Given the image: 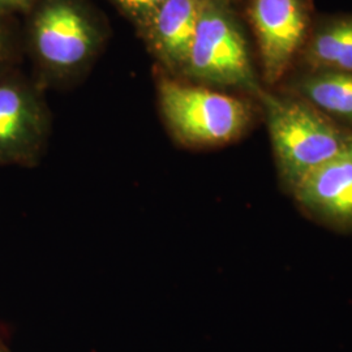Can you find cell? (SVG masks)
<instances>
[{
  "label": "cell",
  "instance_id": "cell-1",
  "mask_svg": "<svg viewBox=\"0 0 352 352\" xmlns=\"http://www.w3.org/2000/svg\"><path fill=\"white\" fill-rule=\"evenodd\" d=\"M24 58L46 90H67L90 75L111 38L93 0H36L21 19Z\"/></svg>",
  "mask_w": 352,
  "mask_h": 352
},
{
  "label": "cell",
  "instance_id": "cell-2",
  "mask_svg": "<svg viewBox=\"0 0 352 352\" xmlns=\"http://www.w3.org/2000/svg\"><path fill=\"white\" fill-rule=\"evenodd\" d=\"M157 106L164 128L190 151L222 148L245 138L261 113L254 98L193 84L154 67Z\"/></svg>",
  "mask_w": 352,
  "mask_h": 352
},
{
  "label": "cell",
  "instance_id": "cell-3",
  "mask_svg": "<svg viewBox=\"0 0 352 352\" xmlns=\"http://www.w3.org/2000/svg\"><path fill=\"white\" fill-rule=\"evenodd\" d=\"M264 115L278 176L289 195L317 167L352 146V132L302 98L264 88L256 97Z\"/></svg>",
  "mask_w": 352,
  "mask_h": 352
},
{
  "label": "cell",
  "instance_id": "cell-4",
  "mask_svg": "<svg viewBox=\"0 0 352 352\" xmlns=\"http://www.w3.org/2000/svg\"><path fill=\"white\" fill-rule=\"evenodd\" d=\"M238 10L225 0H204L187 64L179 78L256 100L265 87L253 64Z\"/></svg>",
  "mask_w": 352,
  "mask_h": 352
},
{
  "label": "cell",
  "instance_id": "cell-5",
  "mask_svg": "<svg viewBox=\"0 0 352 352\" xmlns=\"http://www.w3.org/2000/svg\"><path fill=\"white\" fill-rule=\"evenodd\" d=\"M42 88L23 68L0 75V167L34 168L52 133V113Z\"/></svg>",
  "mask_w": 352,
  "mask_h": 352
},
{
  "label": "cell",
  "instance_id": "cell-6",
  "mask_svg": "<svg viewBox=\"0 0 352 352\" xmlns=\"http://www.w3.org/2000/svg\"><path fill=\"white\" fill-rule=\"evenodd\" d=\"M244 12L257 45L265 88L280 82L314 25L311 0H244Z\"/></svg>",
  "mask_w": 352,
  "mask_h": 352
},
{
  "label": "cell",
  "instance_id": "cell-7",
  "mask_svg": "<svg viewBox=\"0 0 352 352\" xmlns=\"http://www.w3.org/2000/svg\"><path fill=\"white\" fill-rule=\"evenodd\" d=\"M291 196L321 225L352 232V146L305 176Z\"/></svg>",
  "mask_w": 352,
  "mask_h": 352
},
{
  "label": "cell",
  "instance_id": "cell-8",
  "mask_svg": "<svg viewBox=\"0 0 352 352\" xmlns=\"http://www.w3.org/2000/svg\"><path fill=\"white\" fill-rule=\"evenodd\" d=\"M204 0H168L136 32L155 68L179 78L187 64Z\"/></svg>",
  "mask_w": 352,
  "mask_h": 352
},
{
  "label": "cell",
  "instance_id": "cell-9",
  "mask_svg": "<svg viewBox=\"0 0 352 352\" xmlns=\"http://www.w3.org/2000/svg\"><path fill=\"white\" fill-rule=\"evenodd\" d=\"M295 64L302 72H352V13L314 23Z\"/></svg>",
  "mask_w": 352,
  "mask_h": 352
},
{
  "label": "cell",
  "instance_id": "cell-10",
  "mask_svg": "<svg viewBox=\"0 0 352 352\" xmlns=\"http://www.w3.org/2000/svg\"><path fill=\"white\" fill-rule=\"evenodd\" d=\"M352 132V72H302L289 91Z\"/></svg>",
  "mask_w": 352,
  "mask_h": 352
},
{
  "label": "cell",
  "instance_id": "cell-11",
  "mask_svg": "<svg viewBox=\"0 0 352 352\" xmlns=\"http://www.w3.org/2000/svg\"><path fill=\"white\" fill-rule=\"evenodd\" d=\"M24 62L21 20L0 16V75L21 68Z\"/></svg>",
  "mask_w": 352,
  "mask_h": 352
},
{
  "label": "cell",
  "instance_id": "cell-12",
  "mask_svg": "<svg viewBox=\"0 0 352 352\" xmlns=\"http://www.w3.org/2000/svg\"><path fill=\"white\" fill-rule=\"evenodd\" d=\"M115 11L122 14L133 26L135 32L149 23L151 17L158 12L168 0H106Z\"/></svg>",
  "mask_w": 352,
  "mask_h": 352
},
{
  "label": "cell",
  "instance_id": "cell-13",
  "mask_svg": "<svg viewBox=\"0 0 352 352\" xmlns=\"http://www.w3.org/2000/svg\"><path fill=\"white\" fill-rule=\"evenodd\" d=\"M36 0H0L1 17L21 19L32 8Z\"/></svg>",
  "mask_w": 352,
  "mask_h": 352
},
{
  "label": "cell",
  "instance_id": "cell-14",
  "mask_svg": "<svg viewBox=\"0 0 352 352\" xmlns=\"http://www.w3.org/2000/svg\"><path fill=\"white\" fill-rule=\"evenodd\" d=\"M0 352H11L10 346H8L7 340H6V337H4L3 331H1V329H0Z\"/></svg>",
  "mask_w": 352,
  "mask_h": 352
},
{
  "label": "cell",
  "instance_id": "cell-15",
  "mask_svg": "<svg viewBox=\"0 0 352 352\" xmlns=\"http://www.w3.org/2000/svg\"><path fill=\"white\" fill-rule=\"evenodd\" d=\"M227 3H230V4H232V6H235V7H238L239 8L240 4H243V1L244 0H225Z\"/></svg>",
  "mask_w": 352,
  "mask_h": 352
}]
</instances>
